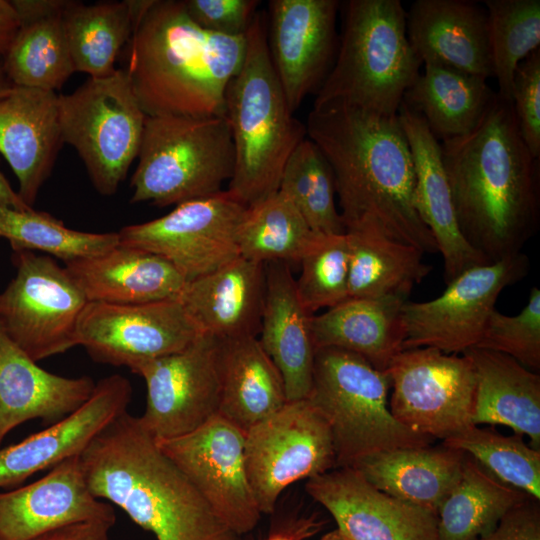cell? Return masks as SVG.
Returning a JSON list of instances; mask_svg holds the SVG:
<instances>
[{
	"mask_svg": "<svg viewBox=\"0 0 540 540\" xmlns=\"http://www.w3.org/2000/svg\"><path fill=\"white\" fill-rule=\"evenodd\" d=\"M305 127L332 168L345 232L373 227L424 254L438 251L415 205L414 160L398 113L328 103L312 108Z\"/></svg>",
	"mask_w": 540,
	"mask_h": 540,
	"instance_id": "6da1fadb",
	"label": "cell"
},
{
	"mask_svg": "<svg viewBox=\"0 0 540 540\" xmlns=\"http://www.w3.org/2000/svg\"><path fill=\"white\" fill-rule=\"evenodd\" d=\"M440 146L465 240L488 263L521 253L539 227L538 160L520 135L512 101L496 92L470 133Z\"/></svg>",
	"mask_w": 540,
	"mask_h": 540,
	"instance_id": "7a4b0ae2",
	"label": "cell"
},
{
	"mask_svg": "<svg viewBox=\"0 0 540 540\" xmlns=\"http://www.w3.org/2000/svg\"><path fill=\"white\" fill-rule=\"evenodd\" d=\"M245 50V35L199 27L183 1L143 0L121 69L147 116H225V93Z\"/></svg>",
	"mask_w": 540,
	"mask_h": 540,
	"instance_id": "3957f363",
	"label": "cell"
},
{
	"mask_svg": "<svg viewBox=\"0 0 540 540\" xmlns=\"http://www.w3.org/2000/svg\"><path fill=\"white\" fill-rule=\"evenodd\" d=\"M92 494L122 509L157 540H238L183 471L127 411L80 454Z\"/></svg>",
	"mask_w": 540,
	"mask_h": 540,
	"instance_id": "277c9868",
	"label": "cell"
},
{
	"mask_svg": "<svg viewBox=\"0 0 540 540\" xmlns=\"http://www.w3.org/2000/svg\"><path fill=\"white\" fill-rule=\"evenodd\" d=\"M242 65L225 93L235 153L227 191L250 207L279 190L287 159L306 127L290 110L267 45V16L257 11L246 34Z\"/></svg>",
	"mask_w": 540,
	"mask_h": 540,
	"instance_id": "5b68a950",
	"label": "cell"
},
{
	"mask_svg": "<svg viewBox=\"0 0 540 540\" xmlns=\"http://www.w3.org/2000/svg\"><path fill=\"white\" fill-rule=\"evenodd\" d=\"M336 58L313 107L341 103L385 116L398 113L422 61L407 36L399 0H349Z\"/></svg>",
	"mask_w": 540,
	"mask_h": 540,
	"instance_id": "8992f818",
	"label": "cell"
},
{
	"mask_svg": "<svg viewBox=\"0 0 540 540\" xmlns=\"http://www.w3.org/2000/svg\"><path fill=\"white\" fill-rule=\"evenodd\" d=\"M131 203L158 207L205 198L230 180L235 153L225 116H146Z\"/></svg>",
	"mask_w": 540,
	"mask_h": 540,
	"instance_id": "52a82bcc",
	"label": "cell"
},
{
	"mask_svg": "<svg viewBox=\"0 0 540 540\" xmlns=\"http://www.w3.org/2000/svg\"><path fill=\"white\" fill-rule=\"evenodd\" d=\"M386 371L363 357L337 348L315 351L308 399L327 420L336 467H352L360 460L395 449L425 447L433 439L414 433L392 416Z\"/></svg>",
	"mask_w": 540,
	"mask_h": 540,
	"instance_id": "ba28073f",
	"label": "cell"
},
{
	"mask_svg": "<svg viewBox=\"0 0 540 540\" xmlns=\"http://www.w3.org/2000/svg\"><path fill=\"white\" fill-rule=\"evenodd\" d=\"M58 115L63 142L77 151L94 188L115 194L138 156L147 116L125 71L59 94Z\"/></svg>",
	"mask_w": 540,
	"mask_h": 540,
	"instance_id": "9c48e42d",
	"label": "cell"
},
{
	"mask_svg": "<svg viewBox=\"0 0 540 540\" xmlns=\"http://www.w3.org/2000/svg\"><path fill=\"white\" fill-rule=\"evenodd\" d=\"M16 276L0 293V327L38 362L78 345V322L88 303L64 267L50 256L13 251Z\"/></svg>",
	"mask_w": 540,
	"mask_h": 540,
	"instance_id": "30bf717a",
	"label": "cell"
},
{
	"mask_svg": "<svg viewBox=\"0 0 540 540\" xmlns=\"http://www.w3.org/2000/svg\"><path fill=\"white\" fill-rule=\"evenodd\" d=\"M244 462L256 504L270 514L291 484L336 467L329 424L308 398L287 401L245 432Z\"/></svg>",
	"mask_w": 540,
	"mask_h": 540,
	"instance_id": "8fae6325",
	"label": "cell"
},
{
	"mask_svg": "<svg viewBox=\"0 0 540 540\" xmlns=\"http://www.w3.org/2000/svg\"><path fill=\"white\" fill-rule=\"evenodd\" d=\"M386 372L390 412L407 429L445 440L474 425L475 374L465 355L430 347L402 350Z\"/></svg>",
	"mask_w": 540,
	"mask_h": 540,
	"instance_id": "7c38bea8",
	"label": "cell"
},
{
	"mask_svg": "<svg viewBox=\"0 0 540 540\" xmlns=\"http://www.w3.org/2000/svg\"><path fill=\"white\" fill-rule=\"evenodd\" d=\"M528 272L529 259L521 252L465 270L432 300L405 302L402 350L430 347L463 354L475 347L501 291Z\"/></svg>",
	"mask_w": 540,
	"mask_h": 540,
	"instance_id": "4fadbf2b",
	"label": "cell"
},
{
	"mask_svg": "<svg viewBox=\"0 0 540 540\" xmlns=\"http://www.w3.org/2000/svg\"><path fill=\"white\" fill-rule=\"evenodd\" d=\"M247 208L222 190L181 203L160 218L123 227L120 244L161 256L190 281L240 257L238 231Z\"/></svg>",
	"mask_w": 540,
	"mask_h": 540,
	"instance_id": "5bb4252c",
	"label": "cell"
},
{
	"mask_svg": "<svg viewBox=\"0 0 540 540\" xmlns=\"http://www.w3.org/2000/svg\"><path fill=\"white\" fill-rule=\"evenodd\" d=\"M219 348V338L200 334L183 350L131 371L145 381L146 407L139 418L157 441L186 435L218 414Z\"/></svg>",
	"mask_w": 540,
	"mask_h": 540,
	"instance_id": "9a60e30c",
	"label": "cell"
},
{
	"mask_svg": "<svg viewBox=\"0 0 540 540\" xmlns=\"http://www.w3.org/2000/svg\"><path fill=\"white\" fill-rule=\"evenodd\" d=\"M200 334L178 299L129 305L88 302L78 322V345L92 360L130 371L183 350Z\"/></svg>",
	"mask_w": 540,
	"mask_h": 540,
	"instance_id": "2e32d148",
	"label": "cell"
},
{
	"mask_svg": "<svg viewBox=\"0 0 540 540\" xmlns=\"http://www.w3.org/2000/svg\"><path fill=\"white\" fill-rule=\"evenodd\" d=\"M244 437L241 429L217 414L186 435L156 440L239 536L254 530L262 515L246 475Z\"/></svg>",
	"mask_w": 540,
	"mask_h": 540,
	"instance_id": "e0dca14e",
	"label": "cell"
},
{
	"mask_svg": "<svg viewBox=\"0 0 540 540\" xmlns=\"http://www.w3.org/2000/svg\"><path fill=\"white\" fill-rule=\"evenodd\" d=\"M339 6L336 0L268 2V50L293 113L317 92L333 65Z\"/></svg>",
	"mask_w": 540,
	"mask_h": 540,
	"instance_id": "ac0fdd59",
	"label": "cell"
},
{
	"mask_svg": "<svg viewBox=\"0 0 540 540\" xmlns=\"http://www.w3.org/2000/svg\"><path fill=\"white\" fill-rule=\"evenodd\" d=\"M305 489L349 540H439L436 513L376 489L351 467L308 479Z\"/></svg>",
	"mask_w": 540,
	"mask_h": 540,
	"instance_id": "d6986e66",
	"label": "cell"
},
{
	"mask_svg": "<svg viewBox=\"0 0 540 540\" xmlns=\"http://www.w3.org/2000/svg\"><path fill=\"white\" fill-rule=\"evenodd\" d=\"M89 522L113 527L116 514L110 503L92 494L80 455L62 461L24 487L0 492V540H33Z\"/></svg>",
	"mask_w": 540,
	"mask_h": 540,
	"instance_id": "ffe728a7",
	"label": "cell"
},
{
	"mask_svg": "<svg viewBox=\"0 0 540 540\" xmlns=\"http://www.w3.org/2000/svg\"><path fill=\"white\" fill-rule=\"evenodd\" d=\"M130 381L113 374L96 383L90 398L62 420L16 444L0 447V487H14L62 461L80 455L132 399Z\"/></svg>",
	"mask_w": 540,
	"mask_h": 540,
	"instance_id": "44dd1931",
	"label": "cell"
},
{
	"mask_svg": "<svg viewBox=\"0 0 540 540\" xmlns=\"http://www.w3.org/2000/svg\"><path fill=\"white\" fill-rule=\"evenodd\" d=\"M63 143L55 91L15 86L0 98V155L17 177V193L29 207Z\"/></svg>",
	"mask_w": 540,
	"mask_h": 540,
	"instance_id": "7402d4cb",
	"label": "cell"
},
{
	"mask_svg": "<svg viewBox=\"0 0 540 540\" xmlns=\"http://www.w3.org/2000/svg\"><path fill=\"white\" fill-rule=\"evenodd\" d=\"M408 40L422 64L493 77L486 9L467 0H417L406 12Z\"/></svg>",
	"mask_w": 540,
	"mask_h": 540,
	"instance_id": "603a6c76",
	"label": "cell"
},
{
	"mask_svg": "<svg viewBox=\"0 0 540 540\" xmlns=\"http://www.w3.org/2000/svg\"><path fill=\"white\" fill-rule=\"evenodd\" d=\"M398 118L414 160L415 205L443 257L445 282L449 283L465 270L488 262L459 229L440 142L425 120L403 103Z\"/></svg>",
	"mask_w": 540,
	"mask_h": 540,
	"instance_id": "cb8c5ba5",
	"label": "cell"
},
{
	"mask_svg": "<svg viewBox=\"0 0 540 540\" xmlns=\"http://www.w3.org/2000/svg\"><path fill=\"white\" fill-rule=\"evenodd\" d=\"M95 386L89 376L69 378L41 368L0 327V447L26 421L40 419L49 426L70 415Z\"/></svg>",
	"mask_w": 540,
	"mask_h": 540,
	"instance_id": "d4e9b609",
	"label": "cell"
},
{
	"mask_svg": "<svg viewBox=\"0 0 540 540\" xmlns=\"http://www.w3.org/2000/svg\"><path fill=\"white\" fill-rule=\"evenodd\" d=\"M311 317L298 297L289 264L266 263L258 340L282 376L287 401L306 399L311 391L315 359Z\"/></svg>",
	"mask_w": 540,
	"mask_h": 540,
	"instance_id": "484cf974",
	"label": "cell"
},
{
	"mask_svg": "<svg viewBox=\"0 0 540 540\" xmlns=\"http://www.w3.org/2000/svg\"><path fill=\"white\" fill-rule=\"evenodd\" d=\"M265 296V264L243 257L187 281L178 300L201 334L257 336Z\"/></svg>",
	"mask_w": 540,
	"mask_h": 540,
	"instance_id": "4316f807",
	"label": "cell"
},
{
	"mask_svg": "<svg viewBox=\"0 0 540 540\" xmlns=\"http://www.w3.org/2000/svg\"><path fill=\"white\" fill-rule=\"evenodd\" d=\"M64 264L88 302L129 305L178 299L187 282L161 256L120 243L102 255Z\"/></svg>",
	"mask_w": 540,
	"mask_h": 540,
	"instance_id": "83f0119b",
	"label": "cell"
},
{
	"mask_svg": "<svg viewBox=\"0 0 540 540\" xmlns=\"http://www.w3.org/2000/svg\"><path fill=\"white\" fill-rule=\"evenodd\" d=\"M475 374L472 423L505 425L540 450V376L505 354L473 347L463 353Z\"/></svg>",
	"mask_w": 540,
	"mask_h": 540,
	"instance_id": "f1b7e54d",
	"label": "cell"
},
{
	"mask_svg": "<svg viewBox=\"0 0 540 540\" xmlns=\"http://www.w3.org/2000/svg\"><path fill=\"white\" fill-rule=\"evenodd\" d=\"M20 19L16 37L2 61L14 86L60 89L75 72L64 25L62 0H11Z\"/></svg>",
	"mask_w": 540,
	"mask_h": 540,
	"instance_id": "f546056e",
	"label": "cell"
},
{
	"mask_svg": "<svg viewBox=\"0 0 540 540\" xmlns=\"http://www.w3.org/2000/svg\"><path fill=\"white\" fill-rule=\"evenodd\" d=\"M405 302L398 297L348 298L319 315H312L310 327L315 351L342 349L386 371L402 351L401 309Z\"/></svg>",
	"mask_w": 540,
	"mask_h": 540,
	"instance_id": "4dcf8cb0",
	"label": "cell"
},
{
	"mask_svg": "<svg viewBox=\"0 0 540 540\" xmlns=\"http://www.w3.org/2000/svg\"><path fill=\"white\" fill-rule=\"evenodd\" d=\"M218 415L244 433L287 402L282 376L257 336L220 339Z\"/></svg>",
	"mask_w": 540,
	"mask_h": 540,
	"instance_id": "1f68e13d",
	"label": "cell"
},
{
	"mask_svg": "<svg viewBox=\"0 0 540 540\" xmlns=\"http://www.w3.org/2000/svg\"><path fill=\"white\" fill-rule=\"evenodd\" d=\"M464 458L460 450L429 445L378 453L351 468L376 489L437 514L460 479Z\"/></svg>",
	"mask_w": 540,
	"mask_h": 540,
	"instance_id": "d6a6232c",
	"label": "cell"
},
{
	"mask_svg": "<svg viewBox=\"0 0 540 540\" xmlns=\"http://www.w3.org/2000/svg\"><path fill=\"white\" fill-rule=\"evenodd\" d=\"M424 68L402 103L425 120L438 140L470 133L496 95L487 79L438 65Z\"/></svg>",
	"mask_w": 540,
	"mask_h": 540,
	"instance_id": "836d02e7",
	"label": "cell"
},
{
	"mask_svg": "<svg viewBox=\"0 0 540 540\" xmlns=\"http://www.w3.org/2000/svg\"><path fill=\"white\" fill-rule=\"evenodd\" d=\"M349 242L348 298L408 300L432 267L418 248L392 239L373 227L346 231Z\"/></svg>",
	"mask_w": 540,
	"mask_h": 540,
	"instance_id": "e575fe53",
	"label": "cell"
},
{
	"mask_svg": "<svg viewBox=\"0 0 540 540\" xmlns=\"http://www.w3.org/2000/svg\"><path fill=\"white\" fill-rule=\"evenodd\" d=\"M142 1H65L63 25L75 72L101 78L116 71L115 63L133 33Z\"/></svg>",
	"mask_w": 540,
	"mask_h": 540,
	"instance_id": "d590c367",
	"label": "cell"
},
{
	"mask_svg": "<svg viewBox=\"0 0 540 540\" xmlns=\"http://www.w3.org/2000/svg\"><path fill=\"white\" fill-rule=\"evenodd\" d=\"M528 497L465 454L460 479L437 512L438 539L478 540Z\"/></svg>",
	"mask_w": 540,
	"mask_h": 540,
	"instance_id": "8d00e7d4",
	"label": "cell"
},
{
	"mask_svg": "<svg viewBox=\"0 0 540 540\" xmlns=\"http://www.w3.org/2000/svg\"><path fill=\"white\" fill-rule=\"evenodd\" d=\"M318 234L280 190L247 208L238 231L240 256L261 264L296 262Z\"/></svg>",
	"mask_w": 540,
	"mask_h": 540,
	"instance_id": "74e56055",
	"label": "cell"
},
{
	"mask_svg": "<svg viewBox=\"0 0 540 540\" xmlns=\"http://www.w3.org/2000/svg\"><path fill=\"white\" fill-rule=\"evenodd\" d=\"M279 190L294 203L313 232L323 235L345 233L335 204L332 168L309 138L303 139L287 159Z\"/></svg>",
	"mask_w": 540,
	"mask_h": 540,
	"instance_id": "f35d334b",
	"label": "cell"
},
{
	"mask_svg": "<svg viewBox=\"0 0 540 540\" xmlns=\"http://www.w3.org/2000/svg\"><path fill=\"white\" fill-rule=\"evenodd\" d=\"M0 238L13 251L37 250L64 263L102 255L119 245L118 232L91 233L70 229L46 212L19 211L0 205Z\"/></svg>",
	"mask_w": 540,
	"mask_h": 540,
	"instance_id": "ab89813d",
	"label": "cell"
},
{
	"mask_svg": "<svg viewBox=\"0 0 540 540\" xmlns=\"http://www.w3.org/2000/svg\"><path fill=\"white\" fill-rule=\"evenodd\" d=\"M497 94L512 101L515 71L540 45L539 0L484 1Z\"/></svg>",
	"mask_w": 540,
	"mask_h": 540,
	"instance_id": "60d3db41",
	"label": "cell"
},
{
	"mask_svg": "<svg viewBox=\"0 0 540 540\" xmlns=\"http://www.w3.org/2000/svg\"><path fill=\"white\" fill-rule=\"evenodd\" d=\"M442 444L470 455L500 481L540 500V450L521 435L504 436L472 425Z\"/></svg>",
	"mask_w": 540,
	"mask_h": 540,
	"instance_id": "b9f144b4",
	"label": "cell"
},
{
	"mask_svg": "<svg viewBox=\"0 0 540 540\" xmlns=\"http://www.w3.org/2000/svg\"><path fill=\"white\" fill-rule=\"evenodd\" d=\"M298 297L313 315L348 299L349 242L346 232L318 234L299 261Z\"/></svg>",
	"mask_w": 540,
	"mask_h": 540,
	"instance_id": "7bdbcfd3",
	"label": "cell"
},
{
	"mask_svg": "<svg viewBox=\"0 0 540 540\" xmlns=\"http://www.w3.org/2000/svg\"><path fill=\"white\" fill-rule=\"evenodd\" d=\"M515 359L536 372L540 369V290L533 287L520 313L509 316L496 309L490 314L475 346Z\"/></svg>",
	"mask_w": 540,
	"mask_h": 540,
	"instance_id": "ee69618b",
	"label": "cell"
},
{
	"mask_svg": "<svg viewBox=\"0 0 540 540\" xmlns=\"http://www.w3.org/2000/svg\"><path fill=\"white\" fill-rule=\"evenodd\" d=\"M512 105L517 127L530 154L540 156V49L518 65L513 80Z\"/></svg>",
	"mask_w": 540,
	"mask_h": 540,
	"instance_id": "f6af8a7d",
	"label": "cell"
},
{
	"mask_svg": "<svg viewBox=\"0 0 540 540\" xmlns=\"http://www.w3.org/2000/svg\"><path fill=\"white\" fill-rule=\"evenodd\" d=\"M257 0H183L199 27L226 36H244L257 13Z\"/></svg>",
	"mask_w": 540,
	"mask_h": 540,
	"instance_id": "bcb514c9",
	"label": "cell"
},
{
	"mask_svg": "<svg viewBox=\"0 0 540 540\" xmlns=\"http://www.w3.org/2000/svg\"><path fill=\"white\" fill-rule=\"evenodd\" d=\"M478 540H540V500L530 496L517 504L491 533Z\"/></svg>",
	"mask_w": 540,
	"mask_h": 540,
	"instance_id": "7dc6e473",
	"label": "cell"
},
{
	"mask_svg": "<svg viewBox=\"0 0 540 540\" xmlns=\"http://www.w3.org/2000/svg\"><path fill=\"white\" fill-rule=\"evenodd\" d=\"M111 528L103 523H79L53 530L33 540H111Z\"/></svg>",
	"mask_w": 540,
	"mask_h": 540,
	"instance_id": "c3c4849f",
	"label": "cell"
},
{
	"mask_svg": "<svg viewBox=\"0 0 540 540\" xmlns=\"http://www.w3.org/2000/svg\"><path fill=\"white\" fill-rule=\"evenodd\" d=\"M20 27V19L11 0H0V65Z\"/></svg>",
	"mask_w": 540,
	"mask_h": 540,
	"instance_id": "681fc988",
	"label": "cell"
},
{
	"mask_svg": "<svg viewBox=\"0 0 540 540\" xmlns=\"http://www.w3.org/2000/svg\"><path fill=\"white\" fill-rule=\"evenodd\" d=\"M319 527L312 519L301 521L295 528L277 532L269 536L266 540H303L311 536Z\"/></svg>",
	"mask_w": 540,
	"mask_h": 540,
	"instance_id": "f907efd6",
	"label": "cell"
},
{
	"mask_svg": "<svg viewBox=\"0 0 540 540\" xmlns=\"http://www.w3.org/2000/svg\"><path fill=\"white\" fill-rule=\"evenodd\" d=\"M0 205L19 211H27L33 208L25 204L17 191L9 184L7 178L0 170Z\"/></svg>",
	"mask_w": 540,
	"mask_h": 540,
	"instance_id": "816d5d0a",
	"label": "cell"
},
{
	"mask_svg": "<svg viewBox=\"0 0 540 540\" xmlns=\"http://www.w3.org/2000/svg\"><path fill=\"white\" fill-rule=\"evenodd\" d=\"M14 87L0 65V98L8 95Z\"/></svg>",
	"mask_w": 540,
	"mask_h": 540,
	"instance_id": "f5cc1de1",
	"label": "cell"
},
{
	"mask_svg": "<svg viewBox=\"0 0 540 540\" xmlns=\"http://www.w3.org/2000/svg\"><path fill=\"white\" fill-rule=\"evenodd\" d=\"M319 540H349L339 529L331 530L323 535Z\"/></svg>",
	"mask_w": 540,
	"mask_h": 540,
	"instance_id": "db71d44e",
	"label": "cell"
}]
</instances>
